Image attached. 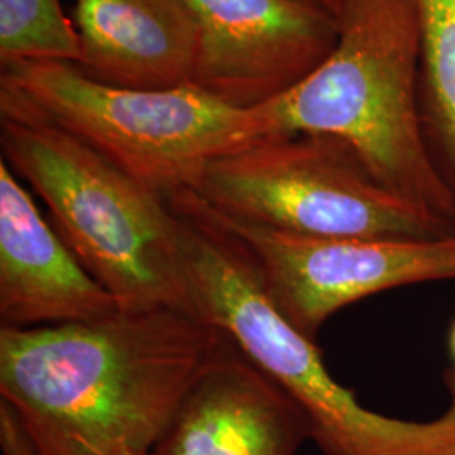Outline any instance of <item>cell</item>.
Segmentation results:
<instances>
[{
    "mask_svg": "<svg viewBox=\"0 0 455 455\" xmlns=\"http://www.w3.org/2000/svg\"><path fill=\"white\" fill-rule=\"evenodd\" d=\"M227 342L174 309L0 327V398L39 455L148 454Z\"/></svg>",
    "mask_w": 455,
    "mask_h": 455,
    "instance_id": "1",
    "label": "cell"
},
{
    "mask_svg": "<svg viewBox=\"0 0 455 455\" xmlns=\"http://www.w3.org/2000/svg\"><path fill=\"white\" fill-rule=\"evenodd\" d=\"M338 39L289 93L257 107L268 137L344 140L374 180L455 233V210L423 140L417 0H342Z\"/></svg>",
    "mask_w": 455,
    "mask_h": 455,
    "instance_id": "2",
    "label": "cell"
},
{
    "mask_svg": "<svg viewBox=\"0 0 455 455\" xmlns=\"http://www.w3.org/2000/svg\"><path fill=\"white\" fill-rule=\"evenodd\" d=\"M2 159L122 310L195 314L182 220L165 196L0 95Z\"/></svg>",
    "mask_w": 455,
    "mask_h": 455,
    "instance_id": "3",
    "label": "cell"
},
{
    "mask_svg": "<svg viewBox=\"0 0 455 455\" xmlns=\"http://www.w3.org/2000/svg\"><path fill=\"white\" fill-rule=\"evenodd\" d=\"M169 201L182 220L196 315L292 398L323 455H455V374L445 378L451 405L439 419L413 422L363 407L327 371L315 341L278 312L240 242L191 191Z\"/></svg>",
    "mask_w": 455,
    "mask_h": 455,
    "instance_id": "4",
    "label": "cell"
},
{
    "mask_svg": "<svg viewBox=\"0 0 455 455\" xmlns=\"http://www.w3.org/2000/svg\"><path fill=\"white\" fill-rule=\"evenodd\" d=\"M0 95L167 199L191 189L214 159L268 137L260 108L228 105L191 83L125 88L97 82L69 63H5Z\"/></svg>",
    "mask_w": 455,
    "mask_h": 455,
    "instance_id": "5",
    "label": "cell"
},
{
    "mask_svg": "<svg viewBox=\"0 0 455 455\" xmlns=\"http://www.w3.org/2000/svg\"><path fill=\"white\" fill-rule=\"evenodd\" d=\"M188 191L229 220L300 236L454 233L388 193L353 147L325 133L260 139L212 161Z\"/></svg>",
    "mask_w": 455,
    "mask_h": 455,
    "instance_id": "6",
    "label": "cell"
},
{
    "mask_svg": "<svg viewBox=\"0 0 455 455\" xmlns=\"http://www.w3.org/2000/svg\"><path fill=\"white\" fill-rule=\"evenodd\" d=\"M206 208L243 246L278 312L312 341L329 317L370 295L455 280V233L439 238L300 236Z\"/></svg>",
    "mask_w": 455,
    "mask_h": 455,
    "instance_id": "7",
    "label": "cell"
},
{
    "mask_svg": "<svg viewBox=\"0 0 455 455\" xmlns=\"http://www.w3.org/2000/svg\"><path fill=\"white\" fill-rule=\"evenodd\" d=\"M182 2L199 29L189 83L238 108L289 93L338 39V17L304 0Z\"/></svg>",
    "mask_w": 455,
    "mask_h": 455,
    "instance_id": "8",
    "label": "cell"
},
{
    "mask_svg": "<svg viewBox=\"0 0 455 455\" xmlns=\"http://www.w3.org/2000/svg\"><path fill=\"white\" fill-rule=\"evenodd\" d=\"M306 413L228 339L196 379L152 455H297Z\"/></svg>",
    "mask_w": 455,
    "mask_h": 455,
    "instance_id": "9",
    "label": "cell"
},
{
    "mask_svg": "<svg viewBox=\"0 0 455 455\" xmlns=\"http://www.w3.org/2000/svg\"><path fill=\"white\" fill-rule=\"evenodd\" d=\"M120 310L33 196L0 161V325L34 329L97 321Z\"/></svg>",
    "mask_w": 455,
    "mask_h": 455,
    "instance_id": "10",
    "label": "cell"
},
{
    "mask_svg": "<svg viewBox=\"0 0 455 455\" xmlns=\"http://www.w3.org/2000/svg\"><path fill=\"white\" fill-rule=\"evenodd\" d=\"M73 12L86 76L140 90L191 82L199 29L182 0H75Z\"/></svg>",
    "mask_w": 455,
    "mask_h": 455,
    "instance_id": "11",
    "label": "cell"
},
{
    "mask_svg": "<svg viewBox=\"0 0 455 455\" xmlns=\"http://www.w3.org/2000/svg\"><path fill=\"white\" fill-rule=\"evenodd\" d=\"M417 11L423 140L455 210V0H417Z\"/></svg>",
    "mask_w": 455,
    "mask_h": 455,
    "instance_id": "12",
    "label": "cell"
},
{
    "mask_svg": "<svg viewBox=\"0 0 455 455\" xmlns=\"http://www.w3.org/2000/svg\"><path fill=\"white\" fill-rule=\"evenodd\" d=\"M14 61H82L80 34L61 0H0V65Z\"/></svg>",
    "mask_w": 455,
    "mask_h": 455,
    "instance_id": "13",
    "label": "cell"
},
{
    "mask_svg": "<svg viewBox=\"0 0 455 455\" xmlns=\"http://www.w3.org/2000/svg\"><path fill=\"white\" fill-rule=\"evenodd\" d=\"M0 449L2 455H39L16 413L4 402H0Z\"/></svg>",
    "mask_w": 455,
    "mask_h": 455,
    "instance_id": "14",
    "label": "cell"
},
{
    "mask_svg": "<svg viewBox=\"0 0 455 455\" xmlns=\"http://www.w3.org/2000/svg\"><path fill=\"white\" fill-rule=\"evenodd\" d=\"M304 2H309L319 9H324L327 12H331L332 16H338L342 4V0H304Z\"/></svg>",
    "mask_w": 455,
    "mask_h": 455,
    "instance_id": "15",
    "label": "cell"
},
{
    "mask_svg": "<svg viewBox=\"0 0 455 455\" xmlns=\"http://www.w3.org/2000/svg\"><path fill=\"white\" fill-rule=\"evenodd\" d=\"M449 351H451V358H452V370L455 371V321L451 327V334H449Z\"/></svg>",
    "mask_w": 455,
    "mask_h": 455,
    "instance_id": "16",
    "label": "cell"
},
{
    "mask_svg": "<svg viewBox=\"0 0 455 455\" xmlns=\"http://www.w3.org/2000/svg\"><path fill=\"white\" fill-rule=\"evenodd\" d=\"M118 455H152L150 452L148 454H133V452H127V454H118Z\"/></svg>",
    "mask_w": 455,
    "mask_h": 455,
    "instance_id": "17",
    "label": "cell"
}]
</instances>
